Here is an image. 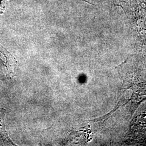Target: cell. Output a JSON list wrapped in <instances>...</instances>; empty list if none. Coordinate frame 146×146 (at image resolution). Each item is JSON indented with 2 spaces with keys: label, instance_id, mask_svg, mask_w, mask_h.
Wrapping results in <instances>:
<instances>
[{
  "label": "cell",
  "instance_id": "obj_1",
  "mask_svg": "<svg viewBox=\"0 0 146 146\" xmlns=\"http://www.w3.org/2000/svg\"><path fill=\"white\" fill-rule=\"evenodd\" d=\"M5 114L6 110L5 108H0V136L5 144H7V145L15 146V145L11 140L7 131H5L4 121Z\"/></svg>",
  "mask_w": 146,
  "mask_h": 146
}]
</instances>
